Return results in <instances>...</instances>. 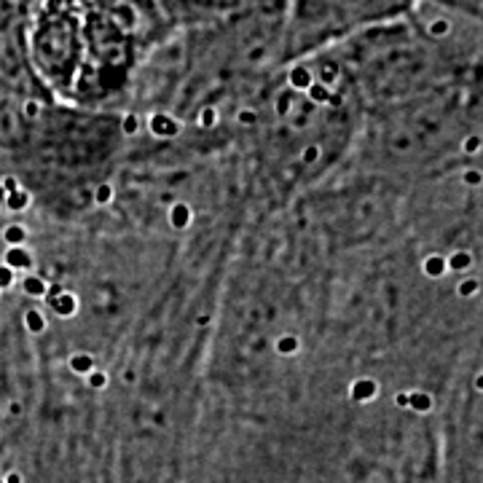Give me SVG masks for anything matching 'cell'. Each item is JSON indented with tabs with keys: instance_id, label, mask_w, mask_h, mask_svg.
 Instances as JSON below:
<instances>
[{
	"instance_id": "cell-1",
	"label": "cell",
	"mask_w": 483,
	"mask_h": 483,
	"mask_svg": "<svg viewBox=\"0 0 483 483\" xmlns=\"http://www.w3.org/2000/svg\"><path fill=\"white\" fill-rule=\"evenodd\" d=\"M419 0H290L285 43L290 56H306L363 27L408 14Z\"/></svg>"
},
{
	"instance_id": "cell-2",
	"label": "cell",
	"mask_w": 483,
	"mask_h": 483,
	"mask_svg": "<svg viewBox=\"0 0 483 483\" xmlns=\"http://www.w3.org/2000/svg\"><path fill=\"white\" fill-rule=\"evenodd\" d=\"M167 16H177L183 22H212L220 16H234L244 0H156Z\"/></svg>"
}]
</instances>
